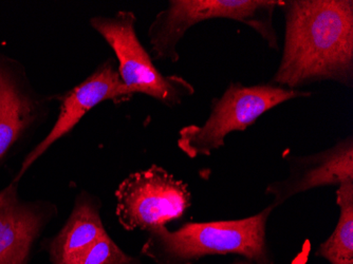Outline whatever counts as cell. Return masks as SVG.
Masks as SVG:
<instances>
[{
  "instance_id": "8",
  "label": "cell",
  "mask_w": 353,
  "mask_h": 264,
  "mask_svg": "<svg viewBox=\"0 0 353 264\" xmlns=\"http://www.w3.org/2000/svg\"><path fill=\"white\" fill-rule=\"evenodd\" d=\"M132 95L121 81L114 59L101 63L88 77L71 90L55 95V100L59 103L57 121L46 138L27 154L13 181L19 183L35 161L39 160L55 142L70 134L91 109L105 101H114L120 104L130 100Z\"/></svg>"
},
{
  "instance_id": "10",
  "label": "cell",
  "mask_w": 353,
  "mask_h": 264,
  "mask_svg": "<svg viewBox=\"0 0 353 264\" xmlns=\"http://www.w3.org/2000/svg\"><path fill=\"white\" fill-rule=\"evenodd\" d=\"M55 214L52 204L21 199L15 181L0 190V264H27L35 241Z\"/></svg>"
},
{
  "instance_id": "1",
  "label": "cell",
  "mask_w": 353,
  "mask_h": 264,
  "mask_svg": "<svg viewBox=\"0 0 353 264\" xmlns=\"http://www.w3.org/2000/svg\"><path fill=\"white\" fill-rule=\"evenodd\" d=\"M285 39L270 84L301 90L321 81L353 86L352 0H283Z\"/></svg>"
},
{
  "instance_id": "6",
  "label": "cell",
  "mask_w": 353,
  "mask_h": 264,
  "mask_svg": "<svg viewBox=\"0 0 353 264\" xmlns=\"http://www.w3.org/2000/svg\"><path fill=\"white\" fill-rule=\"evenodd\" d=\"M116 214L124 230H148L180 219L192 205L188 184L152 165L127 176L116 192Z\"/></svg>"
},
{
  "instance_id": "2",
  "label": "cell",
  "mask_w": 353,
  "mask_h": 264,
  "mask_svg": "<svg viewBox=\"0 0 353 264\" xmlns=\"http://www.w3.org/2000/svg\"><path fill=\"white\" fill-rule=\"evenodd\" d=\"M274 208L240 220L190 222L170 232L166 226L148 230L142 254L154 264H192L201 258L239 255L253 264H275L267 240V223Z\"/></svg>"
},
{
  "instance_id": "13",
  "label": "cell",
  "mask_w": 353,
  "mask_h": 264,
  "mask_svg": "<svg viewBox=\"0 0 353 264\" xmlns=\"http://www.w3.org/2000/svg\"><path fill=\"white\" fill-rule=\"evenodd\" d=\"M66 264H139V260L125 254L106 235Z\"/></svg>"
},
{
  "instance_id": "7",
  "label": "cell",
  "mask_w": 353,
  "mask_h": 264,
  "mask_svg": "<svg viewBox=\"0 0 353 264\" xmlns=\"http://www.w3.org/2000/svg\"><path fill=\"white\" fill-rule=\"evenodd\" d=\"M54 102L34 88L21 61L0 52V168L47 122Z\"/></svg>"
},
{
  "instance_id": "3",
  "label": "cell",
  "mask_w": 353,
  "mask_h": 264,
  "mask_svg": "<svg viewBox=\"0 0 353 264\" xmlns=\"http://www.w3.org/2000/svg\"><path fill=\"white\" fill-rule=\"evenodd\" d=\"M277 0H170L159 12L148 29L150 55L154 61L176 63L178 43L186 32L208 19H231L257 32L271 49L279 50L274 13Z\"/></svg>"
},
{
  "instance_id": "11",
  "label": "cell",
  "mask_w": 353,
  "mask_h": 264,
  "mask_svg": "<svg viewBox=\"0 0 353 264\" xmlns=\"http://www.w3.org/2000/svg\"><path fill=\"white\" fill-rule=\"evenodd\" d=\"M106 235L101 217V202L88 192H82L75 200L66 224L49 242L48 250L53 263L66 264Z\"/></svg>"
},
{
  "instance_id": "14",
  "label": "cell",
  "mask_w": 353,
  "mask_h": 264,
  "mask_svg": "<svg viewBox=\"0 0 353 264\" xmlns=\"http://www.w3.org/2000/svg\"><path fill=\"white\" fill-rule=\"evenodd\" d=\"M233 264H253L251 261H249V260L245 259V260H238V261L234 262Z\"/></svg>"
},
{
  "instance_id": "5",
  "label": "cell",
  "mask_w": 353,
  "mask_h": 264,
  "mask_svg": "<svg viewBox=\"0 0 353 264\" xmlns=\"http://www.w3.org/2000/svg\"><path fill=\"white\" fill-rule=\"evenodd\" d=\"M136 23V15L130 11L90 19L91 27L116 54L121 81L132 94L142 93L165 106H179L184 99L195 93V88L183 77H165L156 68L152 55L137 35Z\"/></svg>"
},
{
  "instance_id": "9",
  "label": "cell",
  "mask_w": 353,
  "mask_h": 264,
  "mask_svg": "<svg viewBox=\"0 0 353 264\" xmlns=\"http://www.w3.org/2000/svg\"><path fill=\"white\" fill-rule=\"evenodd\" d=\"M289 176L268 185L265 194L273 196V208L283 205L295 194L322 186L339 185L353 181L352 136L311 156H288Z\"/></svg>"
},
{
  "instance_id": "4",
  "label": "cell",
  "mask_w": 353,
  "mask_h": 264,
  "mask_svg": "<svg viewBox=\"0 0 353 264\" xmlns=\"http://www.w3.org/2000/svg\"><path fill=\"white\" fill-rule=\"evenodd\" d=\"M311 95L310 91L292 90L270 83L243 86L232 81L223 94L212 103L211 113L203 124L188 125L179 131L178 147L190 159L211 156L224 146L232 132L245 131L283 103Z\"/></svg>"
},
{
  "instance_id": "12",
  "label": "cell",
  "mask_w": 353,
  "mask_h": 264,
  "mask_svg": "<svg viewBox=\"0 0 353 264\" xmlns=\"http://www.w3.org/2000/svg\"><path fill=\"white\" fill-rule=\"evenodd\" d=\"M336 204L340 208L338 223L315 255L330 264H353V181L339 186Z\"/></svg>"
}]
</instances>
